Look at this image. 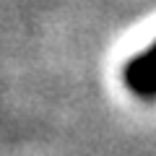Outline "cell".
<instances>
[{"instance_id":"1","label":"cell","mask_w":156,"mask_h":156,"mask_svg":"<svg viewBox=\"0 0 156 156\" xmlns=\"http://www.w3.org/2000/svg\"><path fill=\"white\" fill-rule=\"evenodd\" d=\"M122 83L138 99H156V39L122 65Z\"/></svg>"}]
</instances>
